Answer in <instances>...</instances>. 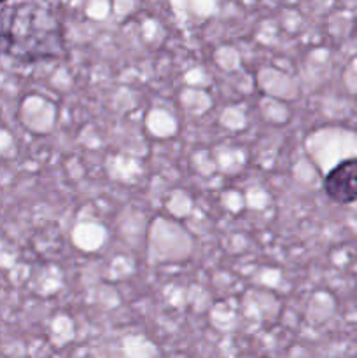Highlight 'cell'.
I'll use <instances>...</instances> for the list:
<instances>
[{
  "label": "cell",
  "instance_id": "obj_1",
  "mask_svg": "<svg viewBox=\"0 0 357 358\" xmlns=\"http://www.w3.org/2000/svg\"><path fill=\"white\" fill-rule=\"evenodd\" d=\"M324 191L338 205L357 201V157H349L336 164L324 177Z\"/></svg>",
  "mask_w": 357,
  "mask_h": 358
},
{
  "label": "cell",
  "instance_id": "obj_2",
  "mask_svg": "<svg viewBox=\"0 0 357 358\" xmlns=\"http://www.w3.org/2000/svg\"><path fill=\"white\" fill-rule=\"evenodd\" d=\"M4 2H9V0H0V3H4Z\"/></svg>",
  "mask_w": 357,
  "mask_h": 358
}]
</instances>
